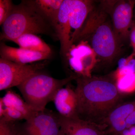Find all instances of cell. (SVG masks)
<instances>
[{"instance_id":"6da1fadb","label":"cell","mask_w":135,"mask_h":135,"mask_svg":"<svg viewBox=\"0 0 135 135\" xmlns=\"http://www.w3.org/2000/svg\"><path fill=\"white\" fill-rule=\"evenodd\" d=\"M75 80L80 119L103 125L112 111L123 102L116 71L105 75L78 77Z\"/></svg>"},{"instance_id":"7a4b0ae2","label":"cell","mask_w":135,"mask_h":135,"mask_svg":"<svg viewBox=\"0 0 135 135\" xmlns=\"http://www.w3.org/2000/svg\"><path fill=\"white\" fill-rule=\"evenodd\" d=\"M113 1H101L96 3L74 42L75 44L81 41L88 42L97 57L95 70L113 65L124 46L114 33L109 14Z\"/></svg>"},{"instance_id":"3957f363","label":"cell","mask_w":135,"mask_h":135,"mask_svg":"<svg viewBox=\"0 0 135 135\" xmlns=\"http://www.w3.org/2000/svg\"><path fill=\"white\" fill-rule=\"evenodd\" d=\"M90 0H64L54 26L60 51L66 57L84 23L96 3Z\"/></svg>"},{"instance_id":"277c9868","label":"cell","mask_w":135,"mask_h":135,"mask_svg":"<svg viewBox=\"0 0 135 135\" xmlns=\"http://www.w3.org/2000/svg\"><path fill=\"white\" fill-rule=\"evenodd\" d=\"M76 79L69 76L57 79L40 71L31 75L17 88L26 102L35 111L40 112L46 109L47 105L53 101L59 89Z\"/></svg>"},{"instance_id":"5b68a950","label":"cell","mask_w":135,"mask_h":135,"mask_svg":"<svg viewBox=\"0 0 135 135\" xmlns=\"http://www.w3.org/2000/svg\"><path fill=\"white\" fill-rule=\"evenodd\" d=\"M51 26L23 1L19 5H14L11 14L3 24L1 40L12 41L25 34H48L51 31Z\"/></svg>"},{"instance_id":"8992f818","label":"cell","mask_w":135,"mask_h":135,"mask_svg":"<svg viewBox=\"0 0 135 135\" xmlns=\"http://www.w3.org/2000/svg\"><path fill=\"white\" fill-rule=\"evenodd\" d=\"M66 58L71 70L70 76H74L76 79L91 77L97 63L96 54L88 42L85 41L73 44Z\"/></svg>"},{"instance_id":"52a82bcc","label":"cell","mask_w":135,"mask_h":135,"mask_svg":"<svg viewBox=\"0 0 135 135\" xmlns=\"http://www.w3.org/2000/svg\"><path fill=\"white\" fill-rule=\"evenodd\" d=\"M44 62L23 64L0 59V90L19 86L29 77L41 71Z\"/></svg>"},{"instance_id":"ba28073f","label":"cell","mask_w":135,"mask_h":135,"mask_svg":"<svg viewBox=\"0 0 135 135\" xmlns=\"http://www.w3.org/2000/svg\"><path fill=\"white\" fill-rule=\"evenodd\" d=\"M134 0L113 1L109 14L114 33L124 46L129 42V31L133 20Z\"/></svg>"},{"instance_id":"9c48e42d","label":"cell","mask_w":135,"mask_h":135,"mask_svg":"<svg viewBox=\"0 0 135 135\" xmlns=\"http://www.w3.org/2000/svg\"><path fill=\"white\" fill-rule=\"evenodd\" d=\"M23 135H60V116L45 109L21 124Z\"/></svg>"},{"instance_id":"30bf717a","label":"cell","mask_w":135,"mask_h":135,"mask_svg":"<svg viewBox=\"0 0 135 135\" xmlns=\"http://www.w3.org/2000/svg\"><path fill=\"white\" fill-rule=\"evenodd\" d=\"M60 135H108L105 125L88 122L79 118H66L60 116Z\"/></svg>"},{"instance_id":"8fae6325","label":"cell","mask_w":135,"mask_h":135,"mask_svg":"<svg viewBox=\"0 0 135 135\" xmlns=\"http://www.w3.org/2000/svg\"><path fill=\"white\" fill-rule=\"evenodd\" d=\"M71 83L57 91L53 101L60 116L66 118H79L77 94Z\"/></svg>"},{"instance_id":"7c38bea8","label":"cell","mask_w":135,"mask_h":135,"mask_svg":"<svg viewBox=\"0 0 135 135\" xmlns=\"http://www.w3.org/2000/svg\"><path fill=\"white\" fill-rule=\"evenodd\" d=\"M135 110V99L122 103L112 111L104 121L110 135H120L127 128L126 120Z\"/></svg>"},{"instance_id":"4fadbf2b","label":"cell","mask_w":135,"mask_h":135,"mask_svg":"<svg viewBox=\"0 0 135 135\" xmlns=\"http://www.w3.org/2000/svg\"><path fill=\"white\" fill-rule=\"evenodd\" d=\"M1 58L18 64H27L50 58L51 54L32 51L25 49L13 47L1 43Z\"/></svg>"},{"instance_id":"5bb4252c","label":"cell","mask_w":135,"mask_h":135,"mask_svg":"<svg viewBox=\"0 0 135 135\" xmlns=\"http://www.w3.org/2000/svg\"><path fill=\"white\" fill-rule=\"evenodd\" d=\"M63 1L64 0H33L25 1V2L47 20L54 29Z\"/></svg>"},{"instance_id":"9a60e30c","label":"cell","mask_w":135,"mask_h":135,"mask_svg":"<svg viewBox=\"0 0 135 135\" xmlns=\"http://www.w3.org/2000/svg\"><path fill=\"white\" fill-rule=\"evenodd\" d=\"M1 98L5 107L12 108L21 113L24 116L25 120L29 119L38 112L12 90H7L6 94Z\"/></svg>"},{"instance_id":"2e32d148","label":"cell","mask_w":135,"mask_h":135,"mask_svg":"<svg viewBox=\"0 0 135 135\" xmlns=\"http://www.w3.org/2000/svg\"><path fill=\"white\" fill-rule=\"evenodd\" d=\"M12 41L20 47L27 50L51 54L50 47L36 35L27 33L23 35Z\"/></svg>"},{"instance_id":"e0dca14e","label":"cell","mask_w":135,"mask_h":135,"mask_svg":"<svg viewBox=\"0 0 135 135\" xmlns=\"http://www.w3.org/2000/svg\"><path fill=\"white\" fill-rule=\"evenodd\" d=\"M18 122L0 120V135H23Z\"/></svg>"},{"instance_id":"ac0fdd59","label":"cell","mask_w":135,"mask_h":135,"mask_svg":"<svg viewBox=\"0 0 135 135\" xmlns=\"http://www.w3.org/2000/svg\"><path fill=\"white\" fill-rule=\"evenodd\" d=\"M14 5L11 0H0V25H2L11 14Z\"/></svg>"},{"instance_id":"d6986e66","label":"cell","mask_w":135,"mask_h":135,"mask_svg":"<svg viewBox=\"0 0 135 135\" xmlns=\"http://www.w3.org/2000/svg\"><path fill=\"white\" fill-rule=\"evenodd\" d=\"M130 46L133 49V52L135 55V20H133L131 27L129 36Z\"/></svg>"},{"instance_id":"ffe728a7","label":"cell","mask_w":135,"mask_h":135,"mask_svg":"<svg viewBox=\"0 0 135 135\" xmlns=\"http://www.w3.org/2000/svg\"><path fill=\"white\" fill-rule=\"evenodd\" d=\"M127 128L131 127L135 125V110L129 116L126 120Z\"/></svg>"},{"instance_id":"44dd1931","label":"cell","mask_w":135,"mask_h":135,"mask_svg":"<svg viewBox=\"0 0 135 135\" xmlns=\"http://www.w3.org/2000/svg\"><path fill=\"white\" fill-rule=\"evenodd\" d=\"M134 19H135V8H134Z\"/></svg>"},{"instance_id":"7402d4cb","label":"cell","mask_w":135,"mask_h":135,"mask_svg":"<svg viewBox=\"0 0 135 135\" xmlns=\"http://www.w3.org/2000/svg\"></svg>"}]
</instances>
